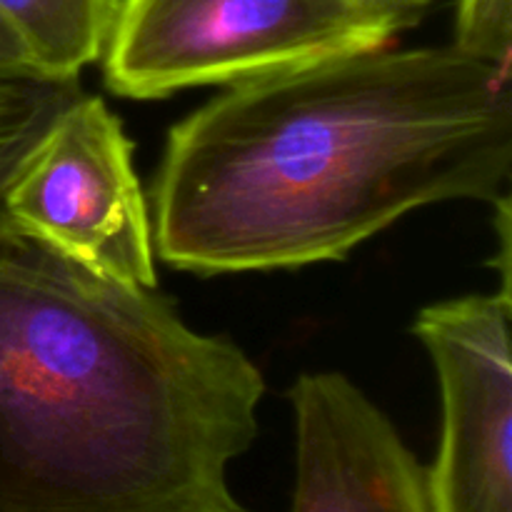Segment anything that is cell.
Segmentation results:
<instances>
[{
	"label": "cell",
	"instance_id": "9",
	"mask_svg": "<svg viewBox=\"0 0 512 512\" xmlns=\"http://www.w3.org/2000/svg\"><path fill=\"white\" fill-rule=\"evenodd\" d=\"M453 45L510 68L512 0H458Z\"/></svg>",
	"mask_w": 512,
	"mask_h": 512
},
{
	"label": "cell",
	"instance_id": "6",
	"mask_svg": "<svg viewBox=\"0 0 512 512\" xmlns=\"http://www.w3.org/2000/svg\"><path fill=\"white\" fill-rule=\"evenodd\" d=\"M290 403V512H435L428 468L353 380L305 373L295 380Z\"/></svg>",
	"mask_w": 512,
	"mask_h": 512
},
{
	"label": "cell",
	"instance_id": "4",
	"mask_svg": "<svg viewBox=\"0 0 512 512\" xmlns=\"http://www.w3.org/2000/svg\"><path fill=\"white\" fill-rule=\"evenodd\" d=\"M8 228L108 283L155 290V245L133 143L98 95L80 90L3 195Z\"/></svg>",
	"mask_w": 512,
	"mask_h": 512
},
{
	"label": "cell",
	"instance_id": "11",
	"mask_svg": "<svg viewBox=\"0 0 512 512\" xmlns=\"http://www.w3.org/2000/svg\"><path fill=\"white\" fill-rule=\"evenodd\" d=\"M405 3L415 5V8H418V10H425L430 3H433V0H405Z\"/></svg>",
	"mask_w": 512,
	"mask_h": 512
},
{
	"label": "cell",
	"instance_id": "2",
	"mask_svg": "<svg viewBox=\"0 0 512 512\" xmlns=\"http://www.w3.org/2000/svg\"><path fill=\"white\" fill-rule=\"evenodd\" d=\"M265 380L155 290L0 230V512H250Z\"/></svg>",
	"mask_w": 512,
	"mask_h": 512
},
{
	"label": "cell",
	"instance_id": "3",
	"mask_svg": "<svg viewBox=\"0 0 512 512\" xmlns=\"http://www.w3.org/2000/svg\"><path fill=\"white\" fill-rule=\"evenodd\" d=\"M423 13L405 0H118L100 58L113 93L153 100L393 45Z\"/></svg>",
	"mask_w": 512,
	"mask_h": 512
},
{
	"label": "cell",
	"instance_id": "1",
	"mask_svg": "<svg viewBox=\"0 0 512 512\" xmlns=\"http://www.w3.org/2000/svg\"><path fill=\"white\" fill-rule=\"evenodd\" d=\"M512 173L510 68L445 48L360 50L228 85L168 135L155 258L198 275L340 260Z\"/></svg>",
	"mask_w": 512,
	"mask_h": 512
},
{
	"label": "cell",
	"instance_id": "10",
	"mask_svg": "<svg viewBox=\"0 0 512 512\" xmlns=\"http://www.w3.org/2000/svg\"><path fill=\"white\" fill-rule=\"evenodd\" d=\"M0 78H43L23 38L0 13Z\"/></svg>",
	"mask_w": 512,
	"mask_h": 512
},
{
	"label": "cell",
	"instance_id": "5",
	"mask_svg": "<svg viewBox=\"0 0 512 512\" xmlns=\"http://www.w3.org/2000/svg\"><path fill=\"white\" fill-rule=\"evenodd\" d=\"M415 335L443 400L435 512H512V355L508 295H465L420 310Z\"/></svg>",
	"mask_w": 512,
	"mask_h": 512
},
{
	"label": "cell",
	"instance_id": "8",
	"mask_svg": "<svg viewBox=\"0 0 512 512\" xmlns=\"http://www.w3.org/2000/svg\"><path fill=\"white\" fill-rule=\"evenodd\" d=\"M80 93L78 80L0 78V230L3 195L53 120Z\"/></svg>",
	"mask_w": 512,
	"mask_h": 512
},
{
	"label": "cell",
	"instance_id": "7",
	"mask_svg": "<svg viewBox=\"0 0 512 512\" xmlns=\"http://www.w3.org/2000/svg\"><path fill=\"white\" fill-rule=\"evenodd\" d=\"M118 0H0L43 78L78 80L103 55Z\"/></svg>",
	"mask_w": 512,
	"mask_h": 512
}]
</instances>
